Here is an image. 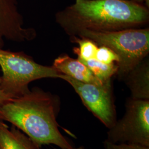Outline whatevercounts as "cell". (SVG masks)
I'll return each mask as SVG.
<instances>
[{"mask_svg":"<svg viewBox=\"0 0 149 149\" xmlns=\"http://www.w3.org/2000/svg\"><path fill=\"white\" fill-rule=\"evenodd\" d=\"M59 110L58 97L34 87L26 95L1 106L0 120L11 123L40 149L47 145L75 149L59 130L56 120Z\"/></svg>","mask_w":149,"mask_h":149,"instance_id":"cell-1","label":"cell"},{"mask_svg":"<svg viewBox=\"0 0 149 149\" xmlns=\"http://www.w3.org/2000/svg\"><path fill=\"white\" fill-rule=\"evenodd\" d=\"M56 17L66 32L74 37L84 29L111 32L141 26L149 21V11L143 4L130 0H76Z\"/></svg>","mask_w":149,"mask_h":149,"instance_id":"cell-2","label":"cell"},{"mask_svg":"<svg viewBox=\"0 0 149 149\" xmlns=\"http://www.w3.org/2000/svg\"><path fill=\"white\" fill-rule=\"evenodd\" d=\"M76 36L90 39L97 45L112 49L119 58L117 64V74L120 79L144 60L149 54V28H130L111 32L84 29Z\"/></svg>","mask_w":149,"mask_h":149,"instance_id":"cell-3","label":"cell"},{"mask_svg":"<svg viewBox=\"0 0 149 149\" xmlns=\"http://www.w3.org/2000/svg\"><path fill=\"white\" fill-rule=\"evenodd\" d=\"M0 66L3 72L0 86L6 95L15 99L28 93L29 84L44 78H59L53 66L38 64L23 52H12L0 48Z\"/></svg>","mask_w":149,"mask_h":149,"instance_id":"cell-4","label":"cell"},{"mask_svg":"<svg viewBox=\"0 0 149 149\" xmlns=\"http://www.w3.org/2000/svg\"><path fill=\"white\" fill-rule=\"evenodd\" d=\"M125 106L124 115L108 129L106 140L149 147V100L130 97Z\"/></svg>","mask_w":149,"mask_h":149,"instance_id":"cell-5","label":"cell"},{"mask_svg":"<svg viewBox=\"0 0 149 149\" xmlns=\"http://www.w3.org/2000/svg\"><path fill=\"white\" fill-rule=\"evenodd\" d=\"M60 79L66 81L74 88L85 106L107 128H111L116 122L112 81L97 85L82 82L63 74H60Z\"/></svg>","mask_w":149,"mask_h":149,"instance_id":"cell-6","label":"cell"},{"mask_svg":"<svg viewBox=\"0 0 149 149\" xmlns=\"http://www.w3.org/2000/svg\"><path fill=\"white\" fill-rule=\"evenodd\" d=\"M36 36L33 29L23 27L17 0H0V48H3L5 40L22 43Z\"/></svg>","mask_w":149,"mask_h":149,"instance_id":"cell-7","label":"cell"},{"mask_svg":"<svg viewBox=\"0 0 149 149\" xmlns=\"http://www.w3.org/2000/svg\"><path fill=\"white\" fill-rule=\"evenodd\" d=\"M53 66L60 74L79 81L97 85L104 84L95 77L80 60L71 58L67 55L59 56L54 60Z\"/></svg>","mask_w":149,"mask_h":149,"instance_id":"cell-8","label":"cell"},{"mask_svg":"<svg viewBox=\"0 0 149 149\" xmlns=\"http://www.w3.org/2000/svg\"><path fill=\"white\" fill-rule=\"evenodd\" d=\"M144 60L122 80L131 91L132 98L149 100V63Z\"/></svg>","mask_w":149,"mask_h":149,"instance_id":"cell-9","label":"cell"},{"mask_svg":"<svg viewBox=\"0 0 149 149\" xmlns=\"http://www.w3.org/2000/svg\"><path fill=\"white\" fill-rule=\"evenodd\" d=\"M0 149H40L19 129L0 120Z\"/></svg>","mask_w":149,"mask_h":149,"instance_id":"cell-10","label":"cell"},{"mask_svg":"<svg viewBox=\"0 0 149 149\" xmlns=\"http://www.w3.org/2000/svg\"><path fill=\"white\" fill-rule=\"evenodd\" d=\"M78 60L86 65L94 76L103 83L112 81V76L117 73L118 66L117 63L104 64L95 58L87 60L78 58Z\"/></svg>","mask_w":149,"mask_h":149,"instance_id":"cell-11","label":"cell"},{"mask_svg":"<svg viewBox=\"0 0 149 149\" xmlns=\"http://www.w3.org/2000/svg\"><path fill=\"white\" fill-rule=\"evenodd\" d=\"M74 42L77 43L79 48H74V52L78 55V58L83 60L95 58L98 45L92 40L86 38L80 39L73 37Z\"/></svg>","mask_w":149,"mask_h":149,"instance_id":"cell-12","label":"cell"},{"mask_svg":"<svg viewBox=\"0 0 149 149\" xmlns=\"http://www.w3.org/2000/svg\"><path fill=\"white\" fill-rule=\"evenodd\" d=\"M95 59L106 64H117L119 61L117 55L112 49L105 46H100L98 48Z\"/></svg>","mask_w":149,"mask_h":149,"instance_id":"cell-13","label":"cell"},{"mask_svg":"<svg viewBox=\"0 0 149 149\" xmlns=\"http://www.w3.org/2000/svg\"><path fill=\"white\" fill-rule=\"evenodd\" d=\"M105 149H149V146L136 144L112 143L107 140L103 142Z\"/></svg>","mask_w":149,"mask_h":149,"instance_id":"cell-14","label":"cell"},{"mask_svg":"<svg viewBox=\"0 0 149 149\" xmlns=\"http://www.w3.org/2000/svg\"><path fill=\"white\" fill-rule=\"evenodd\" d=\"M0 83H1V77H0ZM13 99H11L3 93V92L1 90L0 86V106L3 105L8 102L11 101Z\"/></svg>","mask_w":149,"mask_h":149,"instance_id":"cell-15","label":"cell"},{"mask_svg":"<svg viewBox=\"0 0 149 149\" xmlns=\"http://www.w3.org/2000/svg\"><path fill=\"white\" fill-rule=\"evenodd\" d=\"M130 1H134V2H137V3H139L143 4V3L144 2L145 0H130Z\"/></svg>","mask_w":149,"mask_h":149,"instance_id":"cell-16","label":"cell"},{"mask_svg":"<svg viewBox=\"0 0 149 149\" xmlns=\"http://www.w3.org/2000/svg\"><path fill=\"white\" fill-rule=\"evenodd\" d=\"M75 149H85L83 146H80V147H79V148H75Z\"/></svg>","mask_w":149,"mask_h":149,"instance_id":"cell-17","label":"cell"}]
</instances>
